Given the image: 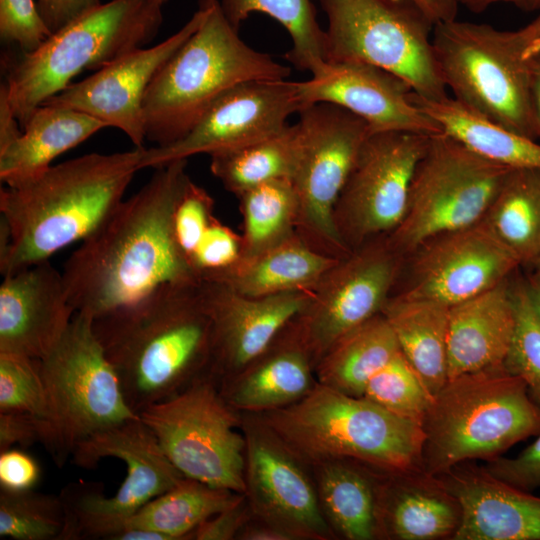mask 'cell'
Wrapping results in <instances>:
<instances>
[{
	"mask_svg": "<svg viewBox=\"0 0 540 540\" xmlns=\"http://www.w3.org/2000/svg\"><path fill=\"white\" fill-rule=\"evenodd\" d=\"M516 326V307L505 280L450 306L448 379L504 367Z\"/></svg>",
	"mask_w": 540,
	"mask_h": 540,
	"instance_id": "26",
	"label": "cell"
},
{
	"mask_svg": "<svg viewBox=\"0 0 540 540\" xmlns=\"http://www.w3.org/2000/svg\"><path fill=\"white\" fill-rule=\"evenodd\" d=\"M302 108L330 103L364 119L372 132L407 131L433 135L441 126L411 100L400 77L362 62H327L306 81L296 82Z\"/></svg>",
	"mask_w": 540,
	"mask_h": 540,
	"instance_id": "21",
	"label": "cell"
},
{
	"mask_svg": "<svg viewBox=\"0 0 540 540\" xmlns=\"http://www.w3.org/2000/svg\"><path fill=\"white\" fill-rule=\"evenodd\" d=\"M327 17L326 62H362L403 79L428 100L448 97L432 46L434 26L396 0H317Z\"/></svg>",
	"mask_w": 540,
	"mask_h": 540,
	"instance_id": "11",
	"label": "cell"
},
{
	"mask_svg": "<svg viewBox=\"0 0 540 540\" xmlns=\"http://www.w3.org/2000/svg\"><path fill=\"white\" fill-rule=\"evenodd\" d=\"M513 295L516 326L504 367L524 381L530 397L540 407V320L524 285L516 287Z\"/></svg>",
	"mask_w": 540,
	"mask_h": 540,
	"instance_id": "42",
	"label": "cell"
},
{
	"mask_svg": "<svg viewBox=\"0 0 540 540\" xmlns=\"http://www.w3.org/2000/svg\"><path fill=\"white\" fill-rule=\"evenodd\" d=\"M416 250L408 286L400 294L448 306L496 286L520 265L483 219L437 235Z\"/></svg>",
	"mask_w": 540,
	"mask_h": 540,
	"instance_id": "20",
	"label": "cell"
},
{
	"mask_svg": "<svg viewBox=\"0 0 540 540\" xmlns=\"http://www.w3.org/2000/svg\"><path fill=\"white\" fill-rule=\"evenodd\" d=\"M40 474L37 461L23 450L10 448L0 452V489L7 491L34 489Z\"/></svg>",
	"mask_w": 540,
	"mask_h": 540,
	"instance_id": "49",
	"label": "cell"
},
{
	"mask_svg": "<svg viewBox=\"0 0 540 540\" xmlns=\"http://www.w3.org/2000/svg\"><path fill=\"white\" fill-rule=\"evenodd\" d=\"M105 127L104 122L72 108L39 106L20 137L0 152L1 181L10 185L38 174L56 157Z\"/></svg>",
	"mask_w": 540,
	"mask_h": 540,
	"instance_id": "29",
	"label": "cell"
},
{
	"mask_svg": "<svg viewBox=\"0 0 540 540\" xmlns=\"http://www.w3.org/2000/svg\"><path fill=\"white\" fill-rule=\"evenodd\" d=\"M209 11L208 0L177 32L150 47L134 49L71 83L42 105L72 108L124 132L135 147L145 139L143 100L158 70L201 26Z\"/></svg>",
	"mask_w": 540,
	"mask_h": 540,
	"instance_id": "19",
	"label": "cell"
},
{
	"mask_svg": "<svg viewBox=\"0 0 540 540\" xmlns=\"http://www.w3.org/2000/svg\"><path fill=\"white\" fill-rule=\"evenodd\" d=\"M22 131L9 102L8 89L4 81L0 86V152L17 140Z\"/></svg>",
	"mask_w": 540,
	"mask_h": 540,
	"instance_id": "51",
	"label": "cell"
},
{
	"mask_svg": "<svg viewBox=\"0 0 540 540\" xmlns=\"http://www.w3.org/2000/svg\"><path fill=\"white\" fill-rule=\"evenodd\" d=\"M512 168L445 133L430 136L414 171L405 215L389 234L403 256L427 240L482 220Z\"/></svg>",
	"mask_w": 540,
	"mask_h": 540,
	"instance_id": "12",
	"label": "cell"
},
{
	"mask_svg": "<svg viewBox=\"0 0 540 540\" xmlns=\"http://www.w3.org/2000/svg\"><path fill=\"white\" fill-rule=\"evenodd\" d=\"M316 384L313 359L292 320L260 355L219 380V389L237 412L260 414L297 402Z\"/></svg>",
	"mask_w": 540,
	"mask_h": 540,
	"instance_id": "25",
	"label": "cell"
},
{
	"mask_svg": "<svg viewBox=\"0 0 540 540\" xmlns=\"http://www.w3.org/2000/svg\"><path fill=\"white\" fill-rule=\"evenodd\" d=\"M213 212L214 199L204 188L190 180L173 215L175 241L190 265L198 243L215 218Z\"/></svg>",
	"mask_w": 540,
	"mask_h": 540,
	"instance_id": "43",
	"label": "cell"
},
{
	"mask_svg": "<svg viewBox=\"0 0 540 540\" xmlns=\"http://www.w3.org/2000/svg\"><path fill=\"white\" fill-rule=\"evenodd\" d=\"M75 313L62 272L48 260L3 276L0 352L43 358L62 338Z\"/></svg>",
	"mask_w": 540,
	"mask_h": 540,
	"instance_id": "23",
	"label": "cell"
},
{
	"mask_svg": "<svg viewBox=\"0 0 540 540\" xmlns=\"http://www.w3.org/2000/svg\"><path fill=\"white\" fill-rule=\"evenodd\" d=\"M362 397L421 426L434 399L401 352L369 380Z\"/></svg>",
	"mask_w": 540,
	"mask_h": 540,
	"instance_id": "40",
	"label": "cell"
},
{
	"mask_svg": "<svg viewBox=\"0 0 540 540\" xmlns=\"http://www.w3.org/2000/svg\"><path fill=\"white\" fill-rule=\"evenodd\" d=\"M422 428V471L442 475L473 459L500 456L540 432V407L505 367L450 378L434 395Z\"/></svg>",
	"mask_w": 540,
	"mask_h": 540,
	"instance_id": "6",
	"label": "cell"
},
{
	"mask_svg": "<svg viewBox=\"0 0 540 540\" xmlns=\"http://www.w3.org/2000/svg\"><path fill=\"white\" fill-rule=\"evenodd\" d=\"M241 418L245 437V485L253 518L294 539L327 540L328 524L305 464L256 414Z\"/></svg>",
	"mask_w": 540,
	"mask_h": 540,
	"instance_id": "17",
	"label": "cell"
},
{
	"mask_svg": "<svg viewBox=\"0 0 540 540\" xmlns=\"http://www.w3.org/2000/svg\"><path fill=\"white\" fill-rule=\"evenodd\" d=\"M430 136L378 131L365 139L333 210L336 232L349 252L400 224Z\"/></svg>",
	"mask_w": 540,
	"mask_h": 540,
	"instance_id": "15",
	"label": "cell"
},
{
	"mask_svg": "<svg viewBox=\"0 0 540 540\" xmlns=\"http://www.w3.org/2000/svg\"><path fill=\"white\" fill-rule=\"evenodd\" d=\"M241 255V234L215 217L192 255L191 266L201 280L230 267Z\"/></svg>",
	"mask_w": 540,
	"mask_h": 540,
	"instance_id": "45",
	"label": "cell"
},
{
	"mask_svg": "<svg viewBox=\"0 0 540 540\" xmlns=\"http://www.w3.org/2000/svg\"><path fill=\"white\" fill-rule=\"evenodd\" d=\"M302 130L297 122L250 145L210 155L212 174L239 197L245 191L277 179H292L301 152Z\"/></svg>",
	"mask_w": 540,
	"mask_h": 540,
	"instance_id": "34",
	"label": "cell"
},
{
	"mask_svg": "<svg viewBox=\"0 0 540 540\" xmlns=\"http://www.w3.org/2000/svg\"><path fill=\"white\" fill-rule=\"evenodd\" d=\"M51 34L35 0H0V36L3 41L17 44L21 52H31Z\"/></svg>",
	"mask_w": 540,
	"mask_h": 540,
	"instance_id": "44",
	"label": "cell"
},
{
	"mask_svg": "<svg viewBox=\"0 0 540 540\" xmlns=\"http://www.w3.org/2000/svg\"><path fill=\"white\" fill-rule=\"evenodd\" d=\"M253 518V517H252ZM255 519V518H254ZM252 519L241 530L237 539L241 540H293L285 531L255 519Z\"/></svg>",
	"mask_w": 540,
	"mask_h": 540,
	"instance_id": "53",
	"label": "cell"
},
{
	"mask_svg": "<svg viewBox=\"0 0 540 540\" xmlns=\"http://www.w3.org/2000/svg\"><path fill=\"white\" fill-rule=\"evenodd\" d=\"M517 32L526 46L536 40H540V14L525 27L517 30Z\"/></svg>",
	"mask_w": 540,
	"mask_h": 540,
	"instance_id": "58",
	"label": "cell"
},
{
	"mask_svg": "<svg viewBox=\"0 0 540 540\" xmlns=\"http://www.w3.org/2000/svg\"><path fill=\"white\" fill-rule=\"evenodd\" d=\"M165 3H100L52 33L35 50L8 60L5 83L21 128L39 106L70 85L82 71H97L151 42L162 24Z\"/></svg>",
	"mask_w": 540,
	"mask_h": 540,
	"instance_id": "7",
	"label": "cell"
},
{
	"mask_svg": "<svg viewBox=\"0 0 540 540\" xmlns=\"http://www.w3.org/2000/svg\"><path fill=\"white\" fill-rule=\"evenodd\" d=\"M164 2H167L168 0H163Z\"/></svg>",
	"mask_w": 540,
	"mask_h": 540,
	"instance_id": "60",
	"label": "cell"
},
{
	"mask_svg": "<svg viewBox=\"0 0 540 540\" xmlns=\"http://www.w3.org/2000/svg\"><path fill=\"white\" fill-rule=\"evenodd\" d=\"M450 306L403 294L390 296L382 314L391 325L404 357L435 395L447 382Z\"/></svg>",
	"mask_w": 540,
	"mask_h": 540,
	"instance_id": "30",
	"label": "cell"
},
{
	"mask_svg": "<svg viewBox=\"0 0 540 540\" xmlns=\"http://www.w3.org/2000/svg\"><path fill=\"white\" fill-rule=\"evenodd\" d=\"M106 457L125 463V479L111 497L105 496L100 483L67 485L59 494L66 512L61 540H113L141 507L184 478L140 416L88 437L71 459L91 469Z\"/></svg>",
	"mask_w": 540,
	"mask_h": 540,
	"instance_id": "10",
	"label": "cell"
},
{
	"mask_svg": "<svg viewBox=\"0 0 540 540\" xmlns=\"http://www.w3.org/2000/svg\"><path fill=\"white\" fill-rule=\"evenodd\" d=\"M301 109L296 82L240 83L218 97L181 139L145 149L141 169L250 145L283 130L288 118Z\"/></svg>",
	"mask_w": 540,
	"mask_h": 540,
	"instance_id": "18",
	"label": "cell"
},
{
	"mask_svg": "<svg viewBox=\"0 0 540 540\" xmlns=\"http://www.w3.org/2000/svg\"><path fill=\"white\" fill-rule=\"evenodd\" d=\"M461 520L457 499L422 470L377 478L378 536L396 540L450 538Z\"/></svg>",
	"mask_w": 540,
	"mask_h": 540,
	"instance_id": "27",
	"label": "cell"
},
{
	"mask_svg": "<svg viewBox=\"0 0 540 540\" xmlns=\"http://www.w3.org/2000/svg\"><path fill=\"white\" fill-rule=\"evenodd\" d=\"M338 259L319 253L295 233L202 279L224 283L249 297L311 291Z\"/></svg>",
	"mask_w": 540,
	"mask_h": 540,
	"instance_id": "28",
	"label": "cell"
},
{
	"mask_svg": "<svg viewBox=\"0 0 540 540\" xmlns=\"http://www.w3.org/2000/svg\"><path fill=\"white\" fill-rule=\"evenodd\" d=\"M457 499L453 540H540V497L509 485L485 468L455 466L437 476Z\"/></svg>",
	"mask_w": 540,
	"mask_h": 540,
	"instance_id": "24",
	"label": "cell"
},
{
	"mask_svg": "<svg viewBox=\"0 0 540 540\" xmlns=\"http://www.w3.org/2000/svg\"><path fill=\"white\" fill-rule=\"evenodd\" d=\"M529 301L540 320V276L530 277L524 285Z\"/></svg>",
	"mask_w": 540,
	"mask_h": 540,
	"instance_id": "57",
	"label": "cell"
},
{
	"mask_svg": "<svg viewBox=\"0 0 540 540\" xmlns=\"http://www.w3.org/2000/svg\"><path fill=\"white\" fill-rule=\"evenodd\" d=\"M400 352L391 325L379 313L331 345L315 366L317 382L362 397L369 380Z\"/></svg>",
	"mask_w": 540,
	"mask_h": 540,
	"instance_id": "31",
	"label": "cell"
},
{
	"mask_svg": "<svg viewBox=\"0 0 540 540\" xmlns=\"http://www.w3.org/2000/svg\"><path fill=\"white\" fill-rule=\"evenodd\" d=\"M100 3V0H36L39 13L52 33Z\"/></svg>",
	"mask_w": 540,
	"mask_h": 540,
	"instance_id": "50",
	"label": "cell"
},
{
	"mask_svg": "<svg viewBox=\"0 0 540 540\" xmlns=\"http://www.w3.org/2000/svg\"><path fill=\"white\" fill-rule=\"evenodd\" d=\"M536 439L512 458L487 460L485 470L497 479L530 492L540 488V432Z\"/></svg>",
	"mask_w": 540,
	"mask_h": 540,
	"instance_id": "46",
	"label": "cell"
},
{
	"mask_svg": "<svg viewBox=\"0 0 540 540\" xmlns=\"http://www.w3.org/2000/svg\"><path fill=\"white\" fill-rule=\"evenodd\" d=\"M237 198L243 217L241 256L262 251L296 233L298 202L291 179L265 182Z\"/></svg>",
	"mask_w": 540,
	"mask_h": 540,
	"instance_id": "38",
	"label": "cell"
},
{
	"mask_svg": "<svg viewBox=\"0 0 540 540\" xmlns=\"http://www.w3.org/2000/svg\"><path fill=\"white\" fill-rule=\"evenodd\" d=\"M473 13H481L493 4L504 2L511 3L517 8L532 12L540 9V0H456Z\"/></svg>",
	"mask_w": 540,
	"mask_h": 540,
	"instance_id": "55",
	"label": "cell"
},
{
	"mask_svg": "<svg viewBox=\"0 0 540 540\" xmlns=\"http://www.w3.org/2000/svg\"><path fill=\"white\" fill-rule=\"evenodd\" d=\"M302 147L291 179L298 202L296 233L319 253L342 258L333 210L365 139L372 132L361 117L330 103L299 111Z\"/></svg>",
	"mask_w": 540,
	"mask_h": 540,
	"instance_id": "14",
	"label": "cell"
},
{
	"mask_svg": "<svg viewBox=\"0 0 540 540\" xmlns=\"http://www.w3.org/2000/svg\"><path fill=\"white\" fill-rule=\"evenodd\" d=\"M187 159L155 168L65 262L62 276L75 312L95 319L166 283L200 278L173 234L176 205L191 180Z\"/></svg>",
	"mask_w": 540,
	"mask_h": 540,
	"instance_id": "1",
	"label": "cell"
},
{
	"mask_svg": "<svg viewBox=\"0 0 540 540\" xmlns=\"http://www.w3.org/2000/svg\"><path fill=\"white\" fill-rule=\"evenodd\" d=\"M336 460L311 466L323 514L331 529L348 540L378 537L377 478Z\"/></svg>",
	"mask_w": 540,
	"mask_h": 540,
	"instance_id": "32",
	"label": "cell"
},
{
	"mask_svg": "<svg viewBox=\"0 0 540 540\" xmlns=\"http://www.w3.org/2000/svg\"><path fill=\"white\" fill-rule=\"evenodd\" d=\"M305 465L346 460L386 473L419 471L420 424L317 382L288 406L256 414Z\"/></svg>",
	"mask_w": 540,
	"mask_h": 540,
	"instance_id": "4",
	"label": "cell"
},
{
	"mask_svg": "<svg viewBox=\"0 0 540 540\" xmlns=\"http://www.w3.org/2000/svg\"><path fill=\"white\" fill-rule=\"evenodd\" d=\"M0 412L28 413L47 420V396L39 359L0 352Z\"/></svg>",
	"mask_w": 540,
	"mask_h": 540,
	"instance_id": "41",
	"label": "cell"
},
{
	"mask_svg": "<svg viewBox=\"0 0 540 540\" xmlns=\"http://www.w3.org/2000/svg\"><path fill=\"white\" fill-rule=\"evenodd\" d=\"M253 515L245 494L233 505L202 522L191 534L196 540L237 539Z\"/></svg>",
	"mask_w": 540,
	"mask_h": 540,
	"instance_id": "48",
	"label": "cell"
},
{
	"mask_svg": "<svg viewBox=\"0 0 540 540\" xmlns=\"http://www.w3.org/2000/svg\"><path fill=\"white\" fill-rule=\"evenodd\" d=\"M483 220L520 264L540 257V170L512 168Z\"/></svg>",
	"mask_w": 540,
	"mask_h": 540,
	"instance_id": "35",
	"label": "cell"
},
{
	"mask_svg": "<svg viewBox=\"0 0 540 540\" xmlns=\"http://www.w3.org/2000/svg\"><path fill=\"white\" fill-rule=\"evenodd\" d=\"M170 462L186 478L245 494V437L241 418L223 398L212 373L139 412Z\"/></svg>",
	"mask_w": 540,
	"mask_h": 540,
	"instance_id": "13",
	"label": "cell"
},
{
	"mask_svg": "<svg viewBox=\"0 0 540 540\" xmlns=\"http://www.w3.org/2000/svg\"><path fill=\"white\" fill-rule=\"evenodd\" d=\"M93 329L138 415L211 372L212 325L200 280L160 285L93 319Z\"/></svg>",
	"mask_w": 540,
	"mask_h": 540,
	"instance_id": "2",
	"label": "cell"
},
{
	"mask_svg": "<svg viewBox=\"0 0 540 540\" xmlns=\"http://www.w3.org/2000/svg\"><path fill=\"white\" fill-rule=\"evenodd\" d=\"M201 26L166 61L143 100L145 139L165 146L183 136L230 88L252 80H283L290 68L246 44L217 0Z\"/></svg>",
	"mask_w": 540,
	"mask_h": 540,
	"instance_id": "5",
	"label": "cell"
},
{
	"mask_svg": "<svg viewBox=\"0 0 540 540\" xmlns=\"http://www.w3.org/2000/svg\"><path fill=\"white\" fill-rule=\"evenodd\" d=\"M432 46L442 79L458 103L504 129L540 138L529 47L517 31L454 19L434 26Z\"/></svg>",
	"mask_w": 540,
	"mask_h": 540,
	"instance_id": "8",
	"label": "cell"
},
{
	"mask_svg": "<svg viewBox=\"0 0 540 540\" xmlns=\"http://www.w3.org/2000/svg\"><path fill=\"white\" fill-rule=\"evenodd\" d=\"M212 325L211 372L221 380L260 355L306 306L311 291L249 297L224 283L200 280Z\"/></svg>",
	"mask_w": 540,
	"mask_h": 540,
	"instance_id": "22",
	"label": "cell"
},
{
	"mask_svg": "<svg viewBox=\"0 0 540 540\" xmlns=\"http://www.w3.org/2000/svg\"><path fill=\"white\" fill-rule=\"evenodd\" d=\"M113 540H171L167 535L158 531L137 528V527H124L118 534L115 535Z\"/></svg>",
	"mask_w": 540,
	"mask_h": 540,
	"instance_id": "56",
	"label": "cell"
},
{
	"mask_svg": "<svg viewBox=\"0 0 540 540\" xmlns=\"http://www.w3.org/2000/svg\"><path fill=\"white\" fill-rule=\"evenodd\" d=\"M227 20L239 29L252 13H264L287 30L291 48L285 58L300 71L318 73L325 60V30L320 26L312 0H217Z\"/></svg>",
	"mask_w": 540,
	"mask_h": 540,
	"instance_id": "37",
	"label": "cell"
},
{
	"mask_svg": "<svg viewBox=\"0 0 540 540\" xmlns=\"http://www.w3.org/2000/svg\"><path fill=\"white\" fill-rule=\"evenodd\" d=\"M534 263L537 265V275L540 276V257Z\"/></svg>",
	"mask_w": 540,
	"mask_h": 540,
	"instance_id": "59",
	"label": "cell"
},
{
	"mask_svg": "<svg viewBox=\"0 0 540 540\" xmlns=\"http://www.w3.org/2000/svg\"><path fill=\"white\" fill-rule=\"evenodd\" d=\"M144 150L82 155L2 188V276L89 236L123 200Z\"/></svg>",
	"mask_w": 540,
	"mask_h": 540,
	"instance_id": "3",
	"label": "cell"
},
{
	"mask_svg": "<svg viewBox=\"0 0 540 540\" xmlns=\"http://www.w3.org/2000/svg\"><path fill=\"white\" fill-rule=\"evenodd\" d=\"M528 47L532 101L540 128V40L530 43Z\"/></svg>",
	"mask_w": 540,
	"mask_h": 540,
	"instance_id": "54",
	"label": "cell"
},
{
	"mask_svg": "<svg viewBox=\"0 0 540 540\" xmlns=\"http://www.w3.org/2000/svg\"><path fill=\"white\" fill-rule=\"evenodd\" d=\"M401 257L382 235L339 258L320 278L293 319L314 366L342 335L382 312Z\"/></svg>",
	"mask_w": 540,
	"mask_h": 540,
	"instance_id": "16",
	"label": "cell"
},
{
	"mask_svg": "<svg viewBox=\"0 0 540 540\" xmlns=\"http://www.w3.org/2000/svg\"><path fill=\"white\" fill-rule=\"evenodd\" d=\"M47 436L46 421L22 412H0V452L14 445L29 447L36 443L44 446Z\"/></svg>",
	"mask_w": 540,
	"mask_h": 540,
	"instance_id": "47",
	"label": "cell"
},
{
	"mask_svg": "<svg viewBox=\"0 0 540 540\" xmlns=\"http://www.w3.org/2000/svg\"><path fill=\"white\" fill-rule=\"evenodd\" d=\"M66 512L60 495L0 489V536L13 540H61Z\"/></svg>",
	"mask_w": 540,
	"mask_h": 540,
	"instance_id": "39",
	"label": "cell"
},
{
	"mask_svg": "<svg viewBox=\"0 0 540 540\" xmlns=\"http://www.w3.org/2000/svg\"><path fill=\"white\" fill-rule=\"evenodd\" d=\"M39 364L48 404L44 447L59 468L88 437L139 417L125 401L90 316L76 312Z\"/></svg>",
	"mask_w": 540,
	"mask_h": 540,
	"instance_id": "9",
	"label": "cell"
},
{
	"mask_svg": "<svg viewBox=\"0 0 540 540\" xmlns=\"http://www.w3.org/2000/svg\"><path fill=\"white\" fill-rule=\"evenodd\" d=\"M412 102L443 132L479 154L510 168L540 170V143L497 126L466 109L454 98L428 100L411 93Z\"/></svg>",
	"mask_w": 540,
	"mask_h": 540,
	"instance_id": "33",
	"label": "cell"
},
{
	"mask_svg": "<svg viewBox=\"0 0 540 540\" xmlns=\"http://www.w3.org/2000/svg\"><path fill=\"white\" fill-rule=\"evenodd\" d=\"M407 3L418 10L433 26L456 19V0H396Z\"/></svg>",
	"mask_w": 540,
	"mask_h": 540,
	"instance_id": "52",
	"label": "cell"
},
{
	"mask_svg": "<svg viewBox=\"0 0 540 540\" xmlns=\"http://www.w3.org/2000/svg\"><path fill=\"white\" fill-rule=\"evenodd\" d=\"M243 495L184 477L141 507L125 527L155 530L171 540L192 539V532L202 522L233 505Z\"/></svg>",
	"mask_w": 540,
	"mask_h": 540,
	"instance_id": "36",
	"label": "cell"
}]
</instances>
